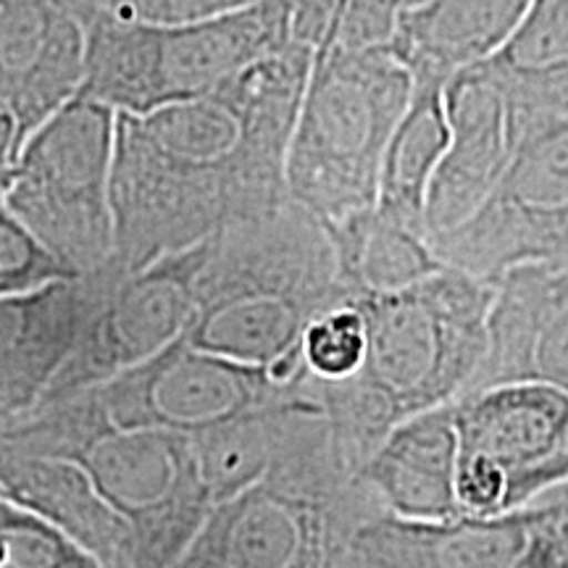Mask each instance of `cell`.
Here are the masks:
<instances>
[{
  "instance_id": "cell-27",
  "label": "cell",
  "mask_w": 568,
  "mask_h": 568,
  "mask_svg": "<svg viewBox=\"0 0 568 568\" xmlns=\"http://www.w3.org/2000/svg\"><path fill=\"white\" fill-rule=\"evenodd\" d=\"M403 11L406 0H335L329 24L316 48L389 45Z\"/></svg>"
},
{
  "instance_id": "cell-3",
  "label": "cell",
  "mask_w": 568,
  "mask_h": 568,
  "mask_svg": "<svg viewBox=\"0 0 568 568\" xmlns=\"http://www.w3.org/2000/svg\"><path fill=\"white\" fill-rule=\"evenodd\" d=\"M347 301L324 222L290 197L205 240L195 318L182 337L237 364L274 368L301 355L316 316Z\"/></svg>"
},
{
  "instance_id": "cell-25",
  "label": "cell",
  "mask_w": 568,
  "mask_h": 568,
  "mask_svg": "<svg viewBox=\"0 0 568 568\" xmlns=\"http://www.w3.org/2000/svg\"><path fill=\"white\" fill-rule=\"evenodd\" d=\"M366 316L355 301L324 311L305 329L303 366L316 382H345L361 372L366 358Z\"/></svg>"
},
{
  "instance_id": "cell-32",
  "label": "cell",
  "mask_w": 568,
  "mask_h": 568,
  "mask_svg": "<svg viewBox=\"0 0 568 568\" xmlns=\"http://www.w3.org/2000/svg\"><path fill=\"white\" fill-rule=\"evenodd\" d=\"M69 3L82 13L84 21H90L95 13H101L105 9V3H109V0H69Z\"/></svg>"
},
{
  "instance_id": "cell-11",
  "label": "cell",
  "mask_w": 568,
  "mask_h": 568,
  "mask_svg": "<svg viewBox=\"0 0 568 568\" xmlns=\"http://www.w3.org/2000/svg\"><path fill=\"white\" fill-rule=\"evenodd\" d=\"M205 243L161 255L113 276L74 351L38 406L69 400L176 343L195 318V287Z\"/></svg>"
},
{
  "instance_id": "cell-34",
  "label": "cell",
  "mask_w": 568,
  "mask_h": 568,
  "mask_svg": "<svg viewBox=\"0 0 568 568\" xmlns=\"http://www.w3.org/2000/svg\"><path fill=\"white\" fill-rule=\"evenodd\" d=\"M0 453H3V422H0Z\"/></svg>"
},
{
  "instance_id": "cell-16",
  "label": "cell",
  "mask_w": 568,
  "mask_h": 568,
  "mask_svg": "<svg viewBox=\"0 0 568 568\" xmlns=\"http://www.w3.org/2000/svg\"><path fill=\"white\" fill-rule=\"evenodd\" d=\"M506 382L568 393V266H524L497 280L489 347L468 393Z\"/></svg>"
},
{
  "instance_id": "cell-6",
  "label": "cell",
  "mask_w": 568,
  "mask_h": 568,
  "mask_svg": "<svg viewBox=\"0 0 568 568\" xmlns=\"http://www.w3.org/2000/svg\"><path fill=\"white\" fill-rule=\"evenodd\" d=\"M414 74L389 45L316 48L287 153L290 197L322 222L376 203Z\"/></svg>"
},
{
  "instance_id": "cell-2",
  "label": "cell",
  "mask_w": 568,
  "mask_h": 568,
  "mask_svg": "<svg viewBox=\"0 0 568 568\" xmlns=\"http://www.w3.org/2000/svg\"><path fill=\"white\" fill-rule=\"evenodd\" d=\"M495 293L497 282L443 266L400 293L355 301L368 329L361 372L345 382L303 376L355 471L397 424L468 393L485 364Z\"/></svg>"
},
{
  "instance_id": "cell-22",
  "label": "cell",
  "mask_w": 568,
  "mask_h": 568,
  "mask_svg": "<svg viewBox=\"0 0 568 568\" xmlns=\"http://www.w3.org/2000/svg\"><path fill=\"white\" fill-rule=\"evenodd\" d=\"M485 63L506 88L524 132L568 116V0H535Z\"/></svg>"
},
{
  "instance_id": "cell-20",
  "label": "cell",
  "mask_w": 568,
  "mask_h": 568,
  "mask_svg": "<svg viewBox=\"0 0 568 568\" xmlns=\"http://www.w3.org/2000/svg\"><path fill=\"white\" fill-rule=\"evenodd\" d=\"M535 0H424L406 9L389 48L414 82L447 84L453 74L487 61Z\"/></svg>"
},
{
  "instance_id": "cell-8",
  "label": "cell",
  "mask_w": 568,
  "mask_h": 568,
  "mask_svg": "<svg viewBox=\"0 0 568 568\" xmlns=\"http://www.w3.org/2000/svg\"><path fill=\"white\" fill-rule=\"evenodd\" d=\"M113 153L116 111L77 92L24 142L3 201L74 276L113 255Z\"/></svg>"
},
{
  "instance_id": "cell-28",
  "label": "cell",
  "mask_w": 568,
  "mask_h": 568,
  "mask_svg": "<svg viewBox=\"0 0 568 568\" xmlns=\"http://www.w3.org/2000/svg\"><path fill=\"white\" fill-rule=\"evenodd\" d=\"M524 508L529 537L514 568H568V481L548 487Z\"/></svg>"
},
{
  "instance_id": "cell-7",
  "label": "cell",
  "mask_w": 568,
  "mask_h": 568,
  "mask_svg": "<svg viewBox=\"0 0 568 568\" xmlns=\"http://www.w3.org/2000/svg\"><path fill=\"white\" fill-rule=\"evenodd\" d=\"M287 0H258L201 21H126L95 13L80 92L116 113L193 101L293 42Z\"/></svg>"
},
{
  "instance_id": "cell-29",
  "label": "cell",
  "mask_w": 568,
  "mask_h": 568,
  "mask_svg": "<svg viewBox=\"0 0 568 568\" xmlns=\"http://www.w3.org/2000/svg\"><path fill=\"white\" fill-rule=\"evenodd\" d=\"M253 3L258 0H109L103 11L126 21H201Z\"/></svg>"
},
{
  "instance_id": "cell-9",
  "label": "cell",
  "mask_w": 568,
  "mask_h": 568,
  "mask_svg": "<svg viewBox=\"0 0 568 568\" xmlns=\"http://www.w3.org/2000/svg\"><path fill=\"white\" fill-rule=\"evenodd\" d=\"M432 245L445 266L489 282L568 266V116L531 124L485 203Z\"/></svg>"
},
{
  "instance_id": "cell-15",
  "label": "cell",
  "mask_w": 568,
  "mask_h": 568,
  "mask_svg": "<svg viewBox=\"0 0 568 568\" xmlns=\"http://www.w3.org/2000/svg\"><path fill=\"white\" fill-rule=\"evenodd\" d=\"M119 266L0 301V422L32 410L109 293Z\"/></svg>"
},
{
  "instance_id": "cell-4",
  "label": "cell",
  "mask_w": 568,
  "mask_h": 568,
  "mask_svg": "<svg viewBox=\"0 0 568 568\" xmlns=\"http://www.w3.org/2000/svg\"><path fill=\"white\" fill-rule=\"evenodd\" d=\"M3 443L77 460L130 527L132 568H172L213 510L193 435L111 424L90 393L11 418Z\"/></svg>"
},
{
  "instance_id": "cell-21",
  "label": "cell",
  "mask_w": 568,
  "mask_h": 568,
  "mask_svg": "<svg viewBox=\"0 0 568 568\" xmlns=\"http://www.w3.org/2000/svg\"><path fill=\"white\" fill-rule=\"evenodd\" d=\"M335 247L337 274L351 301L400 293L445 264L424 230L382 213L376 205L324 222Z\"/></svg>"
},
{
  "instance_id": "cell-31",
  "label": "cell",
  "mask_w": 568,
  "mask_h": 568,
  "mask_svg": "<svg viewBox=\"0 0 568 568\" xmlns=\"http://www.w3.org/2000/svg\"><path fill=\"white\" fill-rule=\"evenodd\" d=\"M21 153V142L17 126L9 116H0V203L9 195L13 176H17V163Z\"/></svg>"
},
{
  "instance_id": "cell-1",
  "label": "cell",
  "mask_w": 568,
  "mask_h": 568,
  "mask_svg": "<svg viewBox=\"0 0 568 568\" xmlns=\"http://www.w3.org/2000/svg\"><path fill=\"white\" fill-rule=\"evenodd\" d=\"M311 61L314 48L293 40L193 101L116 113L113 264L134 272L290 201L287 153Z\"/></svg>"
},
{
  "instance_id": "cell-14",
  "label": "cell",
  "mask_w": 568,
  "mask_h": 568,
  "mask_svg": "<svg viewBox=\"0 0 568 568\" xmlns=\"http://www.w3.org/2000/svg\"><path fill=\"white\" fill-rule=\"evenodd\" d=\"M88 21L69 0H0V116L24 142L84 82Z\"/></svg>"
},
{
  "instance_id": "cell-5",
  "label": "cell",
  "mask_w": 568,
  "mask_h": 568,
  "mask_svg": "<svg viewBox=\"0 0 568 568\" xmlns=\"http://www.w3.org/2000/svg\"><path fill=\"white\" fill-rule=\"evenodd\" d=\"M382 510L329 422L268 477L219 503L172 568H347L355 535Z\"/></svg>"
},
{
  "instance_id": "cell-26",
  "label": "cell",
  "mask_w": 568,
  "mask_h": 568,
  "mask_svg": "<svg viewBox=\"0 0 568 568\" xmlns=\"http://www.w3.org/2000/svg\"><path fill=\"white\" fill-rule=\"evenodd\" d=\"M71 276L74 274L34 237L30 226L0 203V301L34 293Z\"/></svg>"
},
{
  "instance_id": "cell-17",
  "label": "cell",
  "mask_w": 568,
  "mask_h": 568,
  "mask_svg": "<svg viewBox=\"0 0 568 568\" xmlns=\"http://www.w3.org/2000/svg\"><path fill=\"white\" fill-rule=\"evenodd\" d=\"M527 508L443 521L376 514L353 539L347 568H514L527 548Z\"/></svg>"
},
{
  "instance_id": "cell-19",
  "label": "cell",
  "mask_w": 568,
  "mask_h": 568,
  "mask_svg": "<svg viewBox=\"0 0 568 568\" xmlns=\"http://www.w3.org/2000/svg\"><path fill=\"white\" fill-rule=\"evenodd\" d=\"M0 495L67 531L103 568H132L130 527L77 460L17 450L3 443Z\"/></svg>"
},
{
  "instance_id": "cell-10",
  "label": "cell",
  "mask_w": 568,
  "mask_h": 568,
  "mask_svg": "<svg viewBox=\"0 0 568 568\" xmlns=\"http://www.w3.org/2000/svg\"><path fill=\"white\" fill-rule=\"evenodd\" d=\"M303 374L295 382H280L268 368L205 353L180 337L153 358L84 393L116 426L201 435L297 393Z\"/></svg>"
},
{
  "instance_id": "cell-23",
  "label": "cell",
  "mask_w": 568,
  "mask_h": 568,
  "mask_svg": "<svg viewBox=\"0 0 568 568\" xmlns=\"http://www.w3.org/2000/svg\"><path fill=\"white\" fill-rule=\"evenodd\" d=\"M447 145L450 122L445 109V84L414 82V95L382 161L376 209L429 234L426 197Z\"/></svg>"
},
{
  "instance_id": "cell-30",
  "label": "cell",
  "mask_w": 568,
  "mask_h": 568,
  "mask_svg": "<svg viewBox=\"0 0 568 568\" xmlns=\"http://www.w3.org/2000/svg\"><path fill=\"white\" fill-rule=\"evenodd\" d=\"M293 9V38L316 48L329 24L335 0H287Z\"/></svg>"
},
{
  "instance_id": "cell-33",
  "label": "cell",
  "mask_w": 568,
  "mask_h": 568,
  "mask_svg": "<svg viewBox=\"0 0 568 568\" xmlns=\"http://www.w3.org/2000/svg\"><path fill=\"white\" fill-rule=\"evenodd\" d=\"M418 3H424V0H406V9H414Z\"/></svg>"
},
{
  "instance_id": "cell-24",
  "label": "cell",
  "mask_w": 568,
  "mask_h": 568,
  "mask_svg": "<svg viewBox=\"0 0 568 568\" xmlns=\"http://www.w3.org/2000/svg\"><path fill=\"white\" fill-rule=\"evenodd\" d=\"M0 568H103L67 531L0 495Z\"/></svg>"
},
{
  "instance_id": "cell-12",
  "label": "cell",
  "mask_w": 568,
  "mask_h": 568,
  "mask_svg": "<svg viewBox=\"0 0 568 568\" xmlns=\"http://www.w3.org/2000/svg\"><path fill=\"white\" fill-rule=\"evenodd\" d=\"M460 453L508 474L510 508L568 481V393L542 382H506L456 400Z\"/></svg>"
},
{
  "instance_id": "cell-18",
  "label": "cell",
  "mask_w": 568,
  "mask_h": 568,
  "mask_svg": "<svg viewBox=\"0 0 568 568\" xmlns=\"http://www.w3.org/2000/svg\"><path fill=\"white\" fill-rule=\"evenodd\" d=\"M458 450L453 400L389 429L358 474L387 514L424 521L458 518Z\"/></svg>"
},
{
  "instance_id": "cell-13",
  "label": "cell",
  "mask_w": 568,
  "mask_h": 568,
  "mask_svg": "<svg viewBox=\"0 0 568 568\" xmlns=\"http://www.w3.org/2000/svg\"><path fill=\"white\" fill-rule=\"evenodd\" d=\"M445 109L450 145L426 197L429 237L466 222L485 203L524 138L506 88L485 61L450 77Z\"/></svg>"
}]
</instances>
